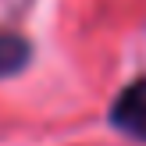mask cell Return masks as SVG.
<instances>
[{"label":"cell","mask_w":146,"mask_h":146,"mask_svg":"<svg viewBox=\"0 0 146 146\" xmlns=\"http://www.w3.org/2000/svg\"><path fill=\"white\" fill-rule=\"evenodd\" d=\"M36 50L29 43V36L14 32V29H0V82L4 78H14L32 64Z\"/></svg>","instance_id":"7a4b0ae2"},{"label":"cell","mask_w":146,"mask_h":146,"mask_svg":"<svg viewBox=\"0 0 146 146\" xmlns=\"http://www.w3.org/2000/svg\"><path fill=\"white\" fill-rule=\"evenodd\" d=\"M107 125L132 143H146V75L125 82L107 107Z\"/></svg>","instance_id":"6da1fadb"}]
</instances>
